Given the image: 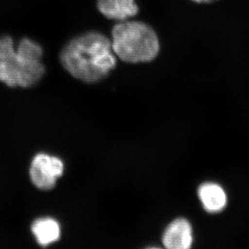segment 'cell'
<instances>
[{
	"instance_id": "obj_1",
	"label": "cell",
	"mask_w": 249,
	"mask_h": 249,
	"mask_svg": "<svg viewBox=\"0 0 249 249\" xmlns=\"http://www.w3.org/2000/svg\"><path fill=\"white\" fill-rule=\"evenodd\" d=\"M60 59L69 73L87 83L103 80L116 65L111 40L96 32L70 40L61 50Z\"/></svg>"
},
{
	"instance_id": "obj_3",
	"label": "cell",
	"mask_w": 249,
	"mask_h": 249,
	"mask_svg": "<svg viewBox=\"0 0 249 249\" xmlns=\"http://www.w3.org/2000/svg\"><path fill=\"white\" fill-rule=\"evenodd\" d=\"M111 46L116 56L129 63L152 61L159 52L157 34L141 22L125 21L116 24L113 28Z\"/></svg>"
},
{
	"instance_id": "obj_5",
	"label": "cell",
	"mask_w": 249,
	"mask_h": 249,
	"mask_svg": "<svg viewBox=\"0 0 249 249\" xmlns=\"http://www.w3.org/2000/svg\"><path fill=\"white\" fill-rule=\"evenodd\" d=\"M162 243L168 249H188L193 244V230L185 219L172 222L163 234Z\"/></svg>"
},
{
	"instance_id": "obj_4",
	"label": "cell",
	"mask_w": 249,
	"mask_h": 249,
	"mask_svg": "<svg viewBox=\"0 0 249 249\" xmlns=\"http://www.w3.org/2000/svg\"><path fill=\"white\" fill-rule=\"evenodd\" d=\"M64 164L59 158L40 153L36 156L30 167V178L33 185L41 191H50L63 175Z\"/></svg>"
},
{
	"instance_id": "obj_7",
	"label": "cell",
	"mask_w": 249,
	"mask_h": 249,
	"mask_svg": "<svg viewBox=\"0 0 249 249\" xmlns=\"http://www.w3.org/2000/svg\"><path fill=\"white\" fill-rule=\"evenodd\" d=\"M202 207L210 213H218L225 208L228 197L221 186L213 182L202 184L198 188Z\"/></svg>"
},
{
	"instance_id": "obj_8",
	"label": "cell",
	"mask_w": 249,
	"mask_h": 249,
	"mask_svg": "<svg viewBox=\"0 0 249 249\" xmlns=\"http://www.w3.org/2000/svg\"><path fill=\"white\" fill-rule=\"evenodd\" d=\"M32 232L38 244L42 247H46L60 239L61 228L55 219L44 218L33 223Z\"/></svg>"
},
{
	"instance_id": "obj_2",
	"label": "cell",
	"mask_w": 249,
	"mask_h": 249,
	"mask_svg": "<svg viewBox=\"0 0 249 249\" xmlns=\"http://www.w3.org/2000/svg\"><path fill=\"white\" fill-rule=\"evenodd\" d=\"M43 50L34 40L24 38L17 49L10 36H0V82L10 87L28 88L45 74Z\"/></svg>"
},
{
	"instance_id": "obj_6",
	"label": "cell",
	"mask_w": 249,
	"mask_h": 249,
	"mask_svg": "<svg viewBox=\"0 0 249 249\" xmlns=\"http://www.w3.org/2000/svg\"><path fill=\"white\" fill-rule=\"evenodd\" d=\"M98 9L104 17L115 20H125L138 12L135 0H98Z\"/></svg>"
},
{
	"instance_id": "obj_9",
	"label": "cell",
	"mask_w": 249,
	"mask_h": 249,
	"mask_svg": "<svg viewBox=\"0 0 249 249\" xmlns=\"http://www.w3.org/2000/svg\"><path fill=\"white\" fill-rule=\"evenodd\" d=\"M193 1H195V2H211V1H212V0H193Z\"/></svg>"
}]
</instances>
